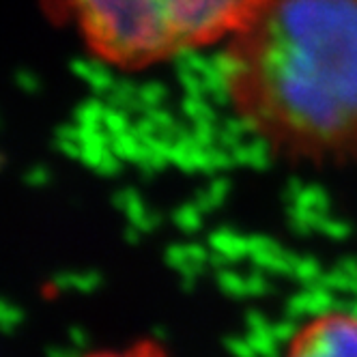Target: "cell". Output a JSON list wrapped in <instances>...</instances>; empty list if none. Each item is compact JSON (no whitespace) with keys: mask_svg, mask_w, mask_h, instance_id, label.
Listing matches in <instances>:
<instances>
[{"mask_svg":"<svg viewBox=\"0 0 357 357\" xmlns=\"http://www.w3.org/2000/svg\"><path fill=\"white\" fill-rule=\"evenodd\" d=\"M224 45L228 106L271 155L357 160V0H259Z\"/></svg>","mask_w":357,"mask_h":357,"instance_id":"1","label":"cell"},{"mask_svg":"<svg viewBox=\"0 0 357 357\" xmlns=\"http://www.w3.org/2000/svg\"><path fill=\"white\" fill-rule=\"evenodd\" d=\"M86 50L125 71L226 43L259 0H39Z\"/></svg>","mask_w":357,"mask_h":357,"instance_id":"2","label":"cell"},{"mask_svg":"<svg viewBox=\"0 0 357 357\" xmlns=\"http://www.w3.org/2000/svg\"><path fill=\"white\" fill-rule=\"evenodd\" d=\"M280 357H357V310L336 305L301 319Z\"/></svg>","mask_w":357,"mask_h":357,"instance_id":"3","label":"cell"},{"mask_svg":"<svg viewBox=\"0 0 357 357\" xmlns=\"http://www.w3.org/2000/svg\"><path fill=\"white\" fill-rule=\"evenodd\" d=\"M80 357H170V353L164 347V342H160L155 338H138L125 347L91 351Z\"/></svg>","mask_w":357,"mask_h":357,"instance_id":"4","label":"cell"}]
</instances>
